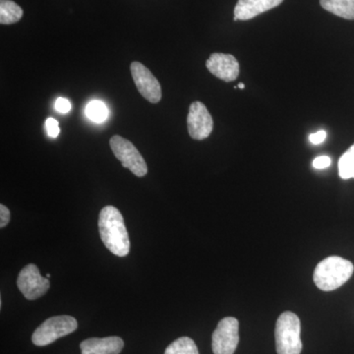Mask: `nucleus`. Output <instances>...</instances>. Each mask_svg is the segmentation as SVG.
I'll use <instances>...</instances> for the list:
<instances>
[{
  "label": "nucleus",
  "mask_w": 354,
  "mask_h": 354,
  "mask_svg": "<svg viewBox=\"0 0 354 354\" xmlns=\"http://www.w3.org/2000/svg\"><path fill=\"white\" fill-rule=\"evenodd\" d=\"M99 232L104 246L114 255L125 257L130 251L129 234L118 209L106 206L99 216Z\"/></svg>",
  "instance_id": "nucleus-1"
},
{
  "label": "nucleus",
  "mask_w": 354,
  "mask_h": 354,
  "mask_svg": "<svg viewBox=\"0 0 354 354\" xmlns=\"http://www.w3.org/2000/svg\"><path fill=\"white\" fill-rule=\"evenodd\" d=\"M330 164H332V160H330V158L327 157V156L317 157L315 160H313V162H312L314 169H327V167H330Z\"/></svg>",
  "instance_id": "nucleus-19"
},
{
  "label": "nucleus",
  "mask_w": 354,
  "mask_h": 354,
  "mask_svg": "<svg viewBox=\"0 0 354 354\" xmlns=\"http://www.w3.org/2000/svg\"><path fill=\"white\" fill-rule=\"evenodd\" d=\"M17 286L26 299L36 300L48 292L50 281L41 276L36 265L29 264L23 268L17 279Z\"/></svg>",
  "instance_id": "nucleus-7"
},
{
  "label": "nucleus",
  "mask_w": 354,
  "mask_h": 354,
  "mask_svg": "<svg viewBox=\"0 0 354 354\" xmlns=\"http://www.w3.org/2000/svg\"><path fill=\"white\" fill-rule=\"evenodd\" d=\"M339 174L342 179L354 178V145L339 160Z\"/></svg>",
  "instance_id": "nucleus-16"
},
{
  "label": "nucleus",
  "mask_w": 354,
  "mask_h": 354,
  "mask_svg": "<svg viewBox=\"0 0 354 354\" xmlns=\"http://www.w3.org/2000/svg\"><path fill=\"white\" fill-rule=\"evenodd\" d=\"M46 131L51 138H57L60 133L59 123L55 118H50L46 121Z\"/></svg>",
  "instance_id": "nucleus-18"
},
{
  "label": "nucleus",
  "mask_w": 354,
  "mask_h": 354,
  "mask_svg": "<svg viewBox=\"0 0 354 354\" xmlns=\"http://www.w3.org/2000/svg\"><path fill=\"white\" fill-rule=\"evenodd\" d=\"M165 354H199L196 344L190 337H183L171 342Z\"/></svg>",
  "instance_id": "nucleus-15"
},
{
  "label": "nucleus",
  "mask_w": 354,
  "mask_h": 354,
  "mask_svg": "<svg viewBox=\"0 0 354 354\" xmlns=\"http://www.w3.org/2000/svg\"><path fill=\"white\" fill-rule=\"evenodd\" d=\"M353 272V263L339 256H330L317 265L314 283L323 291L337 290L351 278Z\"/></svg>",
  "instance_id": "nucleus-2"
},
{
  "label": "nucleus",
  "mask_w": 354,
  "mask_h": 354,
  "mask_svg": "<svg viewBox=\"0 0 354 354\" xmlns=\"http://www.w3.org/2000/svg\"><path fill=\"white\" fill-rule=\"evenodd\" d=\"M78 323L71 316H55L44 321L32 334V342L37 346H46L60 337L75 332Z\"/></svg>",
  "instance_id": "nucleus-4"
},
{
  "label": "nucleus",
  "mask_w": 354,
  "mask_h": 354,
  "mask_svg": "<svg viewBox=\"0 0 354 354\" xmlns=\"http://www.w3.org/2000/svg\"><path fill=\"white\" fill-rule=\"evenodd\" d=\"M46 278L50 279V274H46Z\"/></svg>",
  "instance_id": "nucleus-24"
},
{
  "label": "nucleus",
  "mask_w": 354,
  "mask_h": 354,
  "mask_svg": "<svg viewBox=\"0 0 354 354\" xmlns=\"http://www.w3.org/2000/svg\"><path fill=\"white\" fill-rule=\"evenodd\" d=\"M55 109L60 113H69L70 109H71V104H70L68 100L59 97L55 102Z\"/></svg>",
  "instance_id": "nucleus-20"
},
{
  "label": "nucleus",
  "mask_w": 354,
  "mask_h": 354,
  "mask_svg": "<svg viewBox=\"0 0 354 354\" xmlns=\"http://www.w3.org/2000/svg\"><path fill=\"white\" fill-rule=\"evenodd\" d=\"M239 88H241V90H243L244 88H245V86H244V84H239V86H237Z\"/></svg>",
  "instance_id": "nucleus-23"
},
{
  "label": "nucleus",
  "mask_w": 354,
  "mask_h": 354,
  "mask_svg": "<svg viewBox=\"0 0 354 354\" xmlns=\"http://www.w3.org/2000/svg\"><path fill=\"white\" fill-rule=\"evenodd\" d=\"M325 10L344 18L354 20V0H320Z\"/></svg>",
  "instance_id": "nucleus-13"
},
{
  "label": "nucleus",
  "mask_w": 354,
  "mask_h": 354,
  "mask_svg": "<svg viewBox=\"0 0 354 354\" xmlns=\"http://www.w3.org/2000/svg\"><path fill=\"white\" fill-rule=\"evenodd\" d=\"M187 127L191 138L199 141L208 138L213 131V118L208 109L201 102H194L190 104Z\"/></svg>",
  "instance_id": "nucleus-9"
},
{
  "label": "nucleus",
  "mask_w": 354,
  "mask_h": 354,
  "mask_svg": "<svg viewBox=\"0 0 354 354\" xmlns=\"http://www.w3.org/2000/svg\"><path fill=\"white\" fill-rule=\"evenodd\" d=\"M111 151L123 167H127L133 174L138 177L148 174V167L138 149L131 142L120 135H114L109 140Z\"/></svg>",
  "instance_id": "nucleus-5"
},
{
  "label": "nucleus",
  "mask_w": 354,
  "mask_h": 354,
  "mask_svg": "<svg viewBox=\"0 0 354 354\" xmlns=\"http://www.w3.org/2000/svg\"><path fill=\"white\" fill-rule=\"evenodd\" d=\"M301 323L297 314L283 312L276 324V348L278 354H300L302 342L300 337Z\"/></svg>",
  "instance_id": "nucleus-3"
},
{
  "label": "nucleus",
  "mask_w": 354,
  "mask_h": 354,
  "mask_svg": "<svg viewBox=\"0 0 354 354\" xmlns=\"http://www.w3.org/2000/svg\"><path fill=\"white\" fill-rule=\"evenodd\" d=\"M206 66L214 76L225 82L236 80L241 71L236 58L227 53H213L207 60Z\"/></svg>",
  "instance_id": "nucleus-10"
},
{
  "label": "nucleus",
  "mask_w": 354,
  "mask_h": 354,
  "mask_svg": "<svg viewBox=\"0 0 354 354\" xmlns=\"http://www.w3.org/2000/svg\"><path fill=\"white\" fill-rule=\"evenodd\" d=\"M326 137H327V133L324 131V130H321V131L310 135L309 139L310 142L314 144V145H319V144L323 143L325 141Z\"/></svg>",
  "instance_id": "nucleus-22"
},
{
  "label": "nucleus",
  "mask_w": 354,
  "mask_h": 354,
  "mask_svg": "<svg viewBox=\"0 0 354 354\" xmlns=\"http://www.w3.org/2000/svg\"><path fill=\"white\" fill-rule=\"evenodd\" d=\"M239 342V323L234 317L223 318L212 335L214 354H234Z\"/></svg>",
  "instance_id": "nucleus-6"
},
{
  "label": "nucleus",
  "mask_w": 354,
  "mask_h": 354,
  "mask_svg": "<svg viewBox=\"0 0 354 354\" xmlns=\"http://www.w3.org/2000/svg\"><path fill=\"white\" fill-rule=\"evenodd\" d=\"M10 221V211L4 205H0V227H6Z\"/></svg>",
  "instance_id": "nucleus-21"
},
{
  "label": "nucleus",
  "mask_w": 354,
  "mask_h": 354,
  "mask_svg": "<svg viewBox=\"0 0 354 354\" xmlns=\"http://www.w3.org/2000/svg\"><path fill=\"white\" fill-rule=\"evenodd\" d=\"M23 17L22 8L12 0H0V23L15 24Z\"/></svg>",
  "instance_id": "nucleus-14"
},
{
  "label": "nucleus",
  "mask_w": 354,
  "mask_h": 354,
  "mask_svg": "<svg viewBox=\"0 0 354 354\" xmlns=\"http://www.w3.org/2000/svg\"><path fill=\"white\" fill-rule=\"evenodd\" d=\"M86 115L94 122H104L108 118V108L102 102L93 101L88 102L87 108H86Z\"/></svg>",
  "instance_id": "nucleus-17"
},
{
  "label": "nucleus",
  "mask_w": 354,
  "mask_h": 354,
  "mask_svg": "<svg viewBox=\"0 0 354 354\" xmlns=\"http://www.w3.org/2000/svg\"><path fill=\"white\" fill-rule=\"evenodd\" d=\"M124 342L120 337H91L80 344L82 354H120Z\"/></svg>",
  "instance_id": "nucleus-12"
},
{
  "label": "nucleus",
  "mask_w": 354,
  "mask_h": 354,
  "mask_svg": "<svg viewBox=\"0 0 354 354\" xmlns=\"http://www.w3.org/2000/svg\"><path fill=\"white\" fill-rule=\"evenodd\" d=\"M283 0H239L234 8V21L253 19L283 3Z\"/></svg>",
  "instance_id": "nucleus-11"
},
{
  "label": "nucleus",
  "mask_w": 354,
  "mask_h": 354,
  "mask_svg": "<svg viewBox=\"0 0 354 354\" xmlns=\"http://www.w3.org/2000/svg\"><path fill=\"white\" fill-rule=\"evenodd\" d=\"M133 80L137 90L151 104H158L162 100V86L152 72L141 62H134L130 65Z\"/></svg>",
  "instance_id": "nucleus-8"
}]
</instances>
